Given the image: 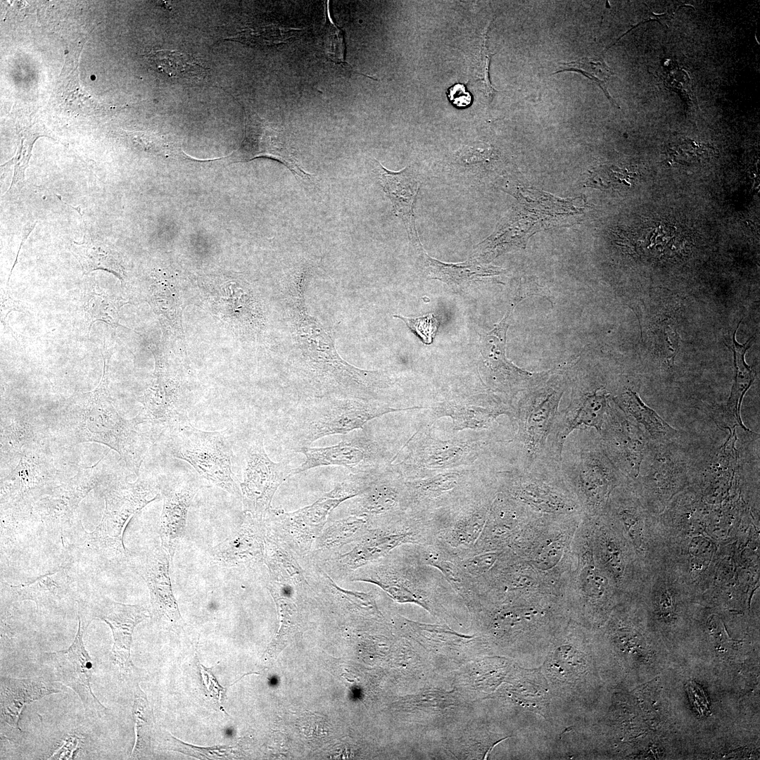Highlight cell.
I'll return each instance as SVG.
<instances>
[{
  "label": "cell",
  "instance_id": "1",
  "mask_svg": "<svg viewBox=\"0 0 760 760\" xmlns=\"http://www.w3.org/2000/svg\"><path fill=\"white\" fill-rule=\"evenodd\" d=\"M102 355L103 374L99 385L90 392L74 395L58 410L57 431L70 445L95 442L108 446L139 476L151 439L138 431L139 425L144 423L139 414L126 419L115 409L108 388L110 355Z\"/></svg>",
  "mask_w": 760,
  "mask_h": 760
},
{
  "label": "cell",
  "instance_id": "16",
  "mask_svg": "<svg viewBox=\"0 0 760 760\" xmlns=\"http://www.w3.org/2000/svg\"><path fill=\"white\" fill-rule=\"evenodd\" d=\"M198 488V481L193 479L175 482L160 490L163 496L160 522L161 545L172 561L178 542L184 536L188 512Z\"/></svg>",
  "mask_w": 760,
  "mask_h": 760
},
{
  "label": "cell",
  "instance_id": "7",
  "mask_svg": "<svg viewBox=\"0 0 760 760\" xmlns=\"http://www.w3.org/2000/svg\"><path fill=\"white\" fill-rule=\"evenodd\" d=\"M103 459L91 467L80 468L73 476L63 480L35 502L33 513L48 530L63 533L76 519L81 501L109 474Z\"/></svg>",
  "mask_w": 760,
  "mask_h": 760
},
{
  "label": "cell",
  "instance_id": "30",
  "mask_svg": "<svg viewBox=\"0 0 760 760\" xmlns=\"http://www.w3.org/2000/svg\"><path fill=\"white\" fill-rule=\"evenodd\" d=\"M608 407L607 394L604 392L598 391L587 395L567 423L566 428L562 432V438L581 424L593 426L600 431Z\"/></svg>",
  "mask_w": 760,
  "mask_h": 760
},
{
  "label": "cell",
  "instance_id": "27",
  "mask_svg": "<svg viewBox=\"0 0 760 760\" xmlns=\"http://www.w3.org/2000/svg\"><path fill=\"white\" fill-rule=\"evenodd\" d=\"M303 30L277 23L252 21L227 39L255 46H272L297 39Z\"/></svg>",
  "mask_w": 760,
  "mask_h": 760
},
{
  "label": "cell",
  "instance_id": "42",
  "mask_svg": "<svg viewBox=\"0 0 760 760\" xmlns=\"http://www.w3.org/2000/svg\"><path fill=\"white\" fill-rule=\"evenodd\" d=\"M445 94L449 101L457 108H467L471 104L472 95L464 84L452 85L447 89Z\"/></svg>",
  "mask_w": 760,
  "mask_h": 760
},
{
  "label": "cell",
  "instance_id": "38",
  "mask_svg": "<svg viewBox=\"0 0 760 760\" xmlns=\"http://www.w3.org/2000/svg\"><path fill=\"white\" fill-rule=\"evenodd\" d=\"M456 160L464 167L484 165L490 162L493 153L491 148H479L464 146L456 153Z\"/></svg>",
  "mask_w": 760,
  "mask_h": 760
},
{
  "label": "cell",
  "instance_id": "13",
  "mask_svg": "<svg viewBox=\"0 0 760 760\" xmlns=\"http://www.w3.org/2000/svg\"><path fill=\"white\" fill-rule=\"evenodd\" d=\"M79 604L78 619L89 626L95 619L106 622L111 628L114 643L113 660L123 673L132 671L130 659L132 633L137 624L148 617L146 609L137 604H126L100 596Z\"/></svg>",
  "mask_w": 760,
  "mask_h": 760
},
{
  "label": "cell",
  "instance_id": "15",
  "mask_svg": "<svg viewBox=\"0 0 760 760\" xmlns=\"http://www.w3.org/2000/svg\"><path fill=\"white\" fill-rule=\"evenodd\" d=\"M607 414L605 438L609 452L619 468L636 478L650 438L621 412L612 409Z\"/></svg>",
  "mask_w": 760,
  "mask_h": 760
},
{
  "label": "cell",
  "instance_id": "10",
  "mask_svg": "<svg viewBox=\"0 0 760 760\" xmlns=\"http://www.w3.org/2000/svg\"><path fill=\"white\" fill-rule=\"evenodd\" d=\"M172 562L162 545L138 552H129L127 561L147 585L153 621L173 628L182 626L183 619L172 590L170 574Z\"/></svg>",
  "mask_w": 760,
  "mask_h": 760
},
{
  "label": "cell",
  "instance_id": "14",
  "mask_svg": "<svg viewBox=\"0 0 760 760\" xmlns=\"http://www.w3.org/2000/svg\"><path fill=\"white\" fill-rule=\"evenodd\" d=\"M143 410L139 415L144 423L167 429L187 417L180 405L178 384L171 377L167 366L156 358L154 377L144 394L139 398Z\"/></svg>",
  "mask_w": 760,
  "mask_h": 760
},
{
  "label": "cell",
  "instance_id": "18",
  "mask_svg": "<svg viewBox=\"0 0 760 760\" xmlns=\"http://www.w3.org/2000/svg\"><path fill=\"white\" fill-rule=\"evenodd\" d=\"M425 564H414L402 567L378 576L376 582L386 590L395 600L400 602L415 603L431 612L427 602L429 593L433 588L443 587L441 583H437L436 578L431 576L424 566Z\"/></svg>",
  "mask_w": 760,
  "mask_h": 760
},
{
  "label": "cell",
  "instance_id": "39",
  "mask_svg": "<svg viewBox=\"0 0 760 760\" xmlns=\"http://www.w3.org/2000/svg\"><path fill=\"white\" fill-rule=\"evenodd\" d=\"M562 553V546L558 543H552L545 547L536 556L534 564L542 570L551 569L560 560Z\"/></svg>",
  "mask_w": 760,
  "mask_h": 760
},
{
  "label": "cell",
  "instance_id": "19",
  "mask_svg": "<svg viewBox=\"0 0 760 760\" xmlns=\"http://www.w3.org/2000/svg\"><path fill=\"white\" fill-rule=\"evenodd\" d=\"M1 585L18 600L33 601L37 609L60 604L70 597L75 588L69 564L62 565L32 581L17 585L2 582Z\"/></svg>",
  "mask_w": 760,
  "mask_h": 760
},
{
  "label": "cell",
  "instance_id": "23",
  "mask_svg": "<svg viewBox=\"0 0 760 760\" xmlns=\"http://www.w3.org/2000/svg\"><path fill=\"white\" fill-rule=\"evenodd\" d=\"M46 438L45 428L36 417L30 413L15 414L9 423L1 425V455L15 458L44 449Z\"/></svg>",
  "mask_w": 760,
  "mask_h": 760
},
{
  "label": "cell",
  "instance_id": "9",
  "mask_svg": "<svg viewBox=\"0 0 760 760\" xmlns=\"http://www.w3.org/2000/svg\"><path fill=\"white\" fill-rule=\"evenodd\" d=\"M299 452L305 456V460L294 468L293 474L327 466L345 467L351 474L379 472L384 469L382 450L363 427L347 433L336 445L306 447Z\"/></svg>",
  "mask_w": 760,
  "mask_h": 760
},
{
  "label": "cell",
  "instance_id": "28",
  "mask_svg": "<svg viewBox=\"0 0 760 760\" xmlns=\"http://www.w3.org/2000/svg\"><path fill=\"white\" fill-rule=\"evenodd\" d=\"M151 66L170 77L191 79L206 74V68L192 56L175 50L160 49L148 54Z\"/></svg>",
  "mask_w": 760,
  "mask_h": 760
},
{
  "label": "cell",
  "instance_id": "5",
  "mask_svg": "<svg viewBox=\"0 0 760 760\" xmlns=\"http://www.w3.org/2000/svg\"><path fill=\"white\" fill-rule=\"evenodd\" d=\"M693 468L677 438L650 440L640 469L649 503L665 504L685 487Z\"/></svg>",
  "mask_w": 760,
  "mask_h": 760
},
{
  "label": "cell",
  "instance_id": "12",
  "mask_svg": "<svg viewBox=\"0 0 760 760\" xmlns=\"http://www.w3.org/2000/svg\"><path fill=\"white\" fill-rule=\"evenodd\" d=\"M87 626L78 619V630L72 645L65 650L44 653L43 664L59 681L80 697L86 715L101 717L108 709L98 700L91 688L92 660L85 649L83 634Z\"/></svg>",
  "mask_w": 760,
  "mask_h": 760
},
{
  "label": "cell",
  "instance_id": "34",
  "mask_svg": "<svg viewBox=\"0 0 760 760\" xmlns=\"http://www.w3.org/2000/svg\"><path fill=\"white\" fill-rule=\"evenodd\" d=\"M327 13L322 29V46L326 58L336 64H348L345 60L346 43L343 31L333 22L329 4Z\"/></svg>",
  "mask_w": 760,
  "mask_h": 760
},
{
  "label": "cell",
  "instance_id": "24",
  "mask_svg": "<svg viewBox=\"0 0 760 760\" xmlns=\"http://www.w3.org/2000/svg\"><path fill=\"white\" fill-rule=\"evenodd\" d=\"M253 520H246L239 532L212 549L213 562L224 567L237 566L259 555L260 540L255 533Z\"/></svg>",
  "mask_w": 760,
  "mask_h": 760
},
{
  "label": "cell",
  "instance_id": "33",
  "mask_svg": "<svg viewBox=\"0 0 760 760\" xmlns=\"http://www.w3.org/2000/svg\"><path fill=\"white\" fill-rule=\"evenodd\" d=\"M561 393L552 391L546 393L544 398L534 407L528 420L529 438L533 443L543 441V436L547 431L549 423L557 406Z\"/></svg>",
  "mask_w": 760,
  "mask_h": 760
},
{
  "label": "cell",
  "instance_id": "17",
  "mask_svg": "<svg viewBox=\"0 0 760 760\" xmlns=\"http://www.w3.org/2000/svg\"><path fill=\"white\" fill-rule=\"evenodd\" d=\"M376 172L383 190L391 201L393 211L403 222L410 241L418 236L414 221V208L420 189L417 172L411 165L393 172L374 160Z\"/></svg>",
  "mask_w": 760,
  "mask_h": 760
},
{
  "label": "cell",
  "instance_id": "11",
  "mask_svg": "<svg viewBox=\"0 0 760 760\" xmlns=\"http://www.w3.org/2000/svg\"><path fill=\"white\" fill-rule=\"evenodd\" d=\"M245 110L244 135L237 151V159L249 161L260 157L272 158L283 163L301 180L312 182L315 176L303 169L291 137L287 132L256 113Z\"/></svg>",
  "mask_w": 760,
  "mask_h": 760
},
{
  "label": "cell",
  "instance_id": "29",
  "mask_svg": "<svg viewBox=\"0 0 760 760\" xmlns=\"http://www.w3.org/2000/svg\"><path fill=\"white\" fill-rule=\"evenodd\" d=\"M133 717L136 731V742L131 757L140 759L151 754L153 714L145 694L139 686L134 688Z\"/></svg>",
  "mask_w": 760,
  "mask_h": 760
},
{
  "label": "cell",
  "instance_id": "32",
  "mask_svg": "<svg viewBox=\"0 0 760 760\" xmlns=\"http://www.w3.org/2000/svg\"><path fill=\"white\" fill-rule=\"evenodd\" d=\"M559 67L560 70L556 71L554 74L560 72L574 71L583 75L595 82L603 91L612 104L619 108V106L614 102L607 90V82L611 76L614 74L602 57L582 58L575 61L559 63Z\"/></svg>",
  "mask_w": 760,
  "mask_h": 760
},
{
  "label": "cell",
  "instance_id": "31",
  "mask_svg": "<svg viewBox=\"0 0 760 760\" xmlns=\"http://www.w3.org/2000/svg\"><path fill=\"white\" fill-rule=\"evenodd\" d=\"M125 304L106 292L91 290L87 293L84 301V310L89 322V330L96 321L104 322L116 327L119 321V309Z\"/></svg>",
  "mask_w": 760,
  "mask_h": 760
},
{
  "label": "cell",
  "instance_id": "21",
  "mask_svg": "<svg viewBox=\"0 0 760 760\" xmlns=\"http://www.w3.org/2000/svg\"><path fill=\"white\" fill-rule=\"evenodd\" d=\"M740 322L741 321L733 333L732 341L735 371L734 382L728 400L722 409L718 411L716 422L721 428L727 429L729 431L736 429V427L739 426L745 431H750L742 423L740 416V407L746 392L755 379L754 371L745 360V353L750 347L752 339L743 345L737 341L735 334Z\"/></svg>",
  "mask_w": 760,
  "mask_h": 760
},
{
  "label": "cell",
  "instance_id": "6",
  "mask_svg": "<svg viewBox=\"0 0 760 760\" xmlns=\"http://www.w3.org/2000/svg\"><path fill=\"white\" fill-rule=\"evenodd\" d=\"M46 448L20 456L18 464L1 480V509L33 512V506L63 480Z\"/></svg>",
  "mask_w": 760,
  "mask_h": 760
},
{
  "label": "cell",
  "instance_id": "4",
  "mask_svg": "<svg viewBox=\"0 0 760 760\" xmlns=\"http://www.w3.org/2000/svg\"><path fill=\"white\" fill-rule=\"evenodd\" d=\"M165 431L167 450L172 457L187 462L208 483L241 496L232 470V445L227 431L199 430L190 424L188 417Z\"/></svg>",
  "mask_w": 760,
  "mask_h": 760
},
{
  "label": "cell",
  "instance_id": "3",
  "mask_svg": "<svg viewBox=\"0 0 760 760\" xmlns=\"http://www.w3.org/2000/svg\"><path fill=\"white\" fill-rule=\"evenodd\" d=\"M385 405L357 398L332 397L300 400L286 414L283 445L299 452L330 435L347 434L362 429L369 420L397 411Z\"/></svg>",
  "mask_w": 760,
  "mask_h": 760
},
{
  "label": "cell",
  "instance_id": "20",
  "mask_svg": "<svg viewBox=\"0 0 760 760\" xmlns=\"http://www.w3.org/2000/svg\"><path fill=\"white\" fill-rule=\"evenodd\" d=\"M61 688L42 678H1V722L21 733L18 722L24 707Z\"/></svg>",
  "mask_w": 760,
  "mask_h": 760
},
{
  "label": "cell",
  "instance_id": "45",
  "mask_svg": "<svg viewBox=\"0 0 760 760\" xmlns=\"http://www.w3.org/2000/svg\"><path fill=\"white\" fill-rule=\"evenodd\" d=\"M1 322H4V319L7 315L13 310L18 308V303L12 299L9 294L4 291L1 293Z\"/></svg>",
  "mask_w": 760,
  "mask_h": 760
},
{
  "label": "cell",
  "instance_id": "25",
  "mask_svg": "<svg viewBox=\"0 0 760 760\" xmlns=\"http://www.w3.org/2000/svg\"><path fill=\"white\" fill-rule=\"evenodd\" d=\"M71 251L79 261L84 274L96 270H103L124 281L125 272L121 258L110 244L88 239L82 243H73Z\"/></svg>",
  "mask_w": 760,
  "mask_h": 760
},
{
  "label": "cell",
  "instance_id": "36",
  "mask_svg": "<svg viewBox=\"0 0 760 760\" xmlns=\"http://www.w3.org/2000/svg\"><path fill=\"white\" fill-rule=\"evenodd\" d=\"M498 556L495 552H488L471 555L462 558L455 557L462 569L472 578L480 576L491 569Z\"/></svg>",
  "mask_w": 760,
  "mask_h": 760
},
{
  "label": "cell",
  "instance_id": "35",
  "mask_svg": "<svg viewBox=\"0 0 760 760\" xmlns=\"http://www.w3.org/2000/svg\"><path fill=\"white\" fill-rule=\"evenodd\" d=\"M507 327V326L503 321L487 337L486 357L490 360L491 365L495 368L504 367L506 370L512 371L519 375L531 376V373L509 364L505 357L504 347Z\"/></svg>",
  "mask_w": 760,
  "mask_h": 760
},
{
  "label": "cell",
  "instance_id": "22",
  "mask_svg": "<svg viewBox=\"0 0 760 760\" xmlns=\"http://www.w3.org/2000/svg\"><path fill=\"white\" fill-rule=\"evenodd\" d=\"M417 253L422 270L429 278L436 279L452 286H463L480 281L483 277L500 274V269L482 265L475 259L462 263H445L431 258L424 251L419 239L410 241Z\"/></svg>",
  "mask_w": 760,
  "mask_h": 760
},
{
  "label": "cell",
  "instance_id": "46",
  "mask_svg": "<svg viewBox=\"0 0 760 760\" xmlns=\"http://www.w3.org/2000/svg\"><path fill=\"white\" fill-rule=\"evenodd\" d=\"M232 733H233V730H232V729H230V728H227V730H225V734H226V735H227V737H230V736H232Z\"/></svg>",
  "mask_w": 760,
  "mask_h": 760
},
{
  "label": "cell",
  "instance_id": "2",
  "mask_svg": "<svg viewBox=\"0 0 760 760\" xmlns=\"http://www.w3.org/2000/svg\"><path fill=\"white\" fill-rule=\"evenodd\" d=\"M99 488L105 500L101 521L90 533L79 524L69 548L80 562L105 569L127 561L129 551L123 543L125 528L135 514L158 498L160 487L151 479L139 477L129 482L108 474Z\"/></svg>",
  "mask_w": 760,
  "mask_h": 760
},
{
  "label": "cell",
  "instance_id": "26",
  "mask_svg": "<svg viewBox=\"0 0 760 760\" xmlns=\"http://www.w3.org/2000/svg\"><path fill=\"white\" fill-rule=\"evenodd\" d=\"M622 407L645 429L652 441L677 438L678 431L664 420L653 409L642 402L636 392L628 390L621 397Z\"/></svg>",
  "mask_w": 760,
  "mask_h": 760
},
{
  "label": "cell",
  "instance_id": "44",
  "mask_svg": "<svg viewBox=\"0 0 760 760\" xmlns=\"http://www.w3.org/2000/svg\"><path fill=\"white\" fill-rule=\"evenodd\" d=\"M616 546L607 542L604 547V557L607 559V562L612 566V567L616 571L621 570V562L620 559L619 552L615 548Z\"/></svg>",
  "mask_w": 760,
  "mask_h": 760
},
{
  "label": "cell",
  "instance_id": "8",
  "mask_svg": "<svg viewBox=\"0 0 760 760\" xmlns=\"http://www.w3.org/2000/svg\"><path fill=\"white\" fill-rule=\"evenodd\" d=\"M293 469L288 461H272L265 452L263 436H257L247 448L240 483L244 511L256 519L263 517L277 489L293 475Z\"/></svg>",
  "mask_w": 760,
  "mask_h": 760
},
{
  "label": "cell",
  "instance_id": "41",
  "mask_svg": "<svg viewBox=\"0 0 760 760\" xmlns=\"http://www.w3.org/2000/svg\"><path fill=\"white\" fill-rule=\"evenodd\" d=\"M581 581L585 592L590 595H598L603 591L605 579L592 567L585 568L581 574Z\"/></svg>",
  "mask_w": 760,
  "mask_h": 760
},
{
  "label": "cell",
  "instance_id": "40",
  "mask_svg": "<svg viewBox=\"0 0 760 760\" xmlns=\"http://www.w3.org/2000/svg\"><path fill=\"white\" fill-rule=\"evenodd\" d=\"M487 39H488V35H487V32H486L484 35H483V37L481 51V75L482 77L481 78L480 80L483 81L484 86H485L486 96L488 98V99L489 101V103H490L492 101V100H493V97H494V96H495L497 91L491 85L490 80V77H489V66H490L491 54L489 53V51H488V46H487Z\"/></svg>",
  "mask_w": 760,
  "mask_h": 760
},
{
  "label": "cell",
  "instance_id": "37",
  "mask_svg": "<svg viewBox=\"0 0 760 760\" xmlns=\"http://www.w3.org/2000/svg\"><path fill=\"white\" fill-rule=\"evenodd\" d=\"M395 317L405 322L408 327L415 332L424 343L429 344L432 342L439 324L433 313L415 318Z\"/></svg>",
  "mask_w": 760,
  "mask_h": 760
},
{
  "label": "cell",
  "instance_id": "43",
  "mask_svg": "<svg viewBox=\"0 0 760 760\" xmlns=\"http://www.w3.org/2000/svg\"><path fill=\"white\" fill-rule=\"evenodd\" d=\"M200 670L207 694L213 698L217 704L222 707L221 699L222 697L223 688L217 682L215 678L211 673L210 669H208L201 664Z\"/></svg>",
  "mask_w": 760,
  "mask_h": 760
}]
</instances>
